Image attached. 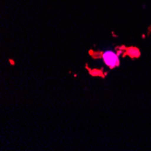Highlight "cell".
I'll list each match as a JSON object with an SVG mask.
<instances>
[{"mask_svg":"<svg viewBox=\"0 0 151 151\" xmlns=\"http://www.w3.org/2000/svg\"><path fill=\"white\" fill-rule=\"evenodd\" d=\"M103 60L104 63L109 67V68H114L119 66V60L117 54L112 51H107L103 53Z\"/></svg>","mask_w":151,"mask_h":151,"instance_id":"1","label":"cell"}]
</instances>
